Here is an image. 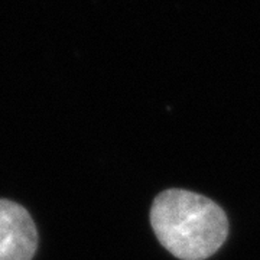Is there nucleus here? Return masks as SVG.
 <instances>
[{"mask_svg": "<svg viewBox=\"0 0 260 260\" xmlns=\"http://www.w3.org/2000/svg\"><path fill=\"white\" fill-rule=\"evenodd\" d=\"M150 223L158 240L175 257L204 260L227 239V215L214 201L185 189L159 194L150 208Z\"/></svg>", "mask_w": 260, "mask_h": 260, "instance_id": "obj_1", "label": "nucleus"}, {"mask_svg": "<svg viewBox=\"0 0 260 260\" xmlns=\"http://www.w3.org/2000/svg\"><path fill=\"white\" fill-rule=\"evenodd\" d=\"M37 246V227L28 211L0 200V260H30Z\"/></svg>", "mask_w": 260, "mask_h": 260, "instance_id": "obj_2", "label": "nucleus"}]
</instances>
